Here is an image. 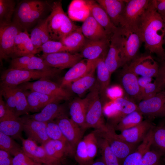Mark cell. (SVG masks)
Segmentation results:
<instances>
[{"label": "cell", "mask_w": 165, "mask_h": 165, "mask_svg": "<svg viewBox=\"0 0 165 165\" xmlns=\"http://www.w3.org/2000/svg\"><path fill=\"white\" fill-rule=\"evenodd\" d=\"M150 0H127L120 21L119 30L126 36L138 31L141 17L147 8Z\"/></svg>", "instance_id": "obj_4"}, {"label": "cell", "mask_w": 165, "mask_h": 165, "mask_svg": "<svg viewBox=\"0 0 165 165\" xmlns=\"http://www.w3.org/2000/svg\"><path fill=\"white\" fill-rule=\"evenodd\" d=\"M152 143V132L150 130L141 143L122 161V165H140L144 153L150 149Z\"/></svg>", "instance_id": "obj_30"}, {"label": "cell", "mask_w": 165, "mask_h": 165, "mask_svg": "<svg viewBox=\"0 0 165 165\" xmlns=\"http://www.w3.org/2000/svg\"><path fill=\"white\" fill-rule=\"evenodd\" d=\"M164 23L157 12L152 0L142 14L138 27V31L145 43V49L155 53L160 59L165 57L163 47Z\"/></svg>", "instance_id": "obj_1"}, {"label": "cell", "mask_w": 165, "mask_h": 165, "mask_svg": "<svg viewBox=\"0 0 165 165\" xmlns=\"http://www.w3.org/2000/svg\"><path fill=\"white\" fill-rule=\"evenodd\" d=\"M113 102L117 112L114 123L115 127L126 116L138 110V105L134 102L121 97L116 98Z\"/></svg>", "instance_id": "obj_34"}, {"label": "cell", "mask_w": 165, "mask_h": 165, "mask_svg": "<svg viewBox=\"0 0 165 165\" xmlns=\"http://www.w3.org/2000/svg\"><path fill=\"white\" fill-rule=\"evenodd\" d=\"M42 20L32 29L30 35L32 42L35 48L38 50L42 44L41 41Z\"/></svg>", "instance_id": "obj_50"}, {"label": "cell", "mask_w": 165, "mask_h": 165, "mask_svg": "<svg viewBox=\"0 0 165 165\" xmlns=\"http://www.w3.org/2000/svg\"><path fill=\"white\" fill-rule=\"evenodd\" d=\"M143 115L138 110L126 116L115 127V130L122 131L135 127L143 121Z\"/></svg>", "instance_id": "obj_39"}, {"label": "cell", "mask_w": 165, "mask_h": 165, "mask_svg": "<svg viewBox=\"0 0 165 165\" xmlns=\"http://www.w3.org/2000/svg\"><path fill=\"white\" fill-rule=\"evenodd\" d=\"M123 36L121 57L125 64L130 62L137 57V53L143 42L138 31Z\"/></svg>", "instance_id": "obj_21"}, {"label": "cell", "mask_w": 165, "mask_h": 165, "mask_svg": "<svg viewBox=\"0 0 165 165\" xmlns=\"http://www.w3.org/2000/svg\"><path fill=\"white\" fill-rule=\"evenodd\" d=\"M106 55L103 56L98 59L96 67L97 82L99 86L100 95L104 101L106 97L111 75L105 63V59Z\"/></svg>", "instance_id": "obj_29"}, {"label": "cell", "mask_w": 165, "mask_h": 165, "mask_svg": "<svg viewBox=\"0 0 165 165\" xmlns=\"http://www.w3.org/2000/svg\"><path fill=\"white\" fill-rule=\"evenodd\" d=\"M0 94L4 98L8 107L15 115L16 98L14 86L0 83Z\"/></svg>", "instance_id": "obj_43"}, {"label": "cell", "mask_w": 165, "mask_h": 165, "mask_svg": "<svg viewBox=\"0 0 165 165\" xmlns=\"http://www.w3.org/2000/svg\"><path fill=\"white\" fill-rule=\"evenodd\" d=\"M39 164L28 157L23 150L14 156L13 160V165H38Z\"/></svg>", "instance_id": "obj_53"}, {"label": "cell", "mask_w": 165, "mask_h": 165, "mask_svg": "<svg viewBox=\"0 0 165 165\" xmlns=\"http://www.w3.org/2000/svg\"><path fill=\"white\" fill-rule=\"evenodd\" d=\"M99 86L96 81L87 94L89 97L83 129L93 128L102 131L105 129L106 124L103 116V107L100 97Z\"/></svg>", "instance_id": "obj_6"}, {"label": "cell", "mask_w": 165, "mask_h": 165, "mask_svg": "<svg viewBox=\"0 0 165 165\" xmlns=\"http://www.w3.org/2000/svg\"><path fill=\"white\" fill-rule=\"evenodd\" d=\"M41 57L49 67L61 70L71 68L82 58L80 54L66 52L43 53Z\"/></svg>", "instance_id": "obj_14"}, {"label": "cell", "mask_w": 165, "mask_h": 165, "mask_svg": "<svg viewBox=\"0 0 165 165\" xmlns=\"http://www.w3.org/2000/svg\"><path fill=\"white\" fill-rule=\"evenodd\" d=\"M110 38L98 40L87 39L81 49V55L85 59L94 60L106 55L110 43Z\"/></svg>", "instance_id": "obj_18"}, {"label": "cell", "mask_w": 165, "mask_h": 165, "mask_svg": "<svg viewBox=\"0 0 165 165\" xmlns=\"http://www.w3.org/2000/svg\"><path fill=\"white\" fill-rule=\"evenodd\" d=\"M159 165H162L160 163Z\"/></svg>", "instance_id": "obj_60"}, {"label": "cell", "mask_w": 165, "mask_h": 165, "mask_svg": "<svg viewBox=\"0 0 165 165\" xmlns=\"http://www.w3.org/2000/svg\"><path fill=\"white\" fill-rule=\"evenodd\" d=\"M16 5L15 1L13 0H0V25L12 22Z\"/></svg>", "instance_id": "obj_38"}, {"label": "cell", "mask_w": 165, "mask_h": 165, "mask_svg": "<svg viewBox=\"0 0 165 165\" xmlns=\"http://www.w3.org/2000/svg\"><path fill=\"white\" fill-rule=\"evenodd\" d=\"M152 145L155 146L163 155L165 154V127L153 128Z\"/></svg>", "instance_id": "obj_47"}, {"label": "cell", "mask_w": 165, "mask_h": 165, "mask_svg": "<svg viewBox=\"0 0 165 165\" xmlns=\"http://www.w3.org/2000/svg\"><path fill=\"white\" fill-rule=\"evenodd\" d=\"M48 27L50 40L60 41L79 27L64 12L61 1L51 5Z\"/></svg>", "instance_id": "obj_3"}, {"label": "cell", "mask_w": 165, "mask_h": 165, "mask_svg": "<svg viewBox=\"0 0 165 165\" xmlns=\"http://www.w3.org/2000/svg\"><path fill=\"white\" fill-rule=\"evenodd\" d=\"M128 65L137 76L156 78L159 72V64L150 55L137 56Z\"/></svg>", "instance_id": "obj_13"}, {"label": "cell", "mask_w": 165, "mask_h": 165, "mask_svg": "<svg viewBox=\"0 0 165 165\" xmlns=\"http://www.w3.org/2000/svg\"><path fill=\"white\" fill-rule=\"evenodd\" d=\"M54 121L58 125L63 135L75 152L78 143L82 139L85 130L66 114L60 116Z\"/></svg>", "instance_id": "obj_12"}, {"label": "cell", "mask_w": 165, "mask_h": 165, "mask_svg": "<svg viewBox=\"0 0 165 165\" xmlns=\"http://www.w3.org/2000/svg\"><path fill=\"white\" fill-rule=\"evenodd\" d=\"M98 59L92 61L82 60L70 68L62 79L61 86L64 88L69 86L73 82L85 75L97 63Z\"/></svg>", "instance_id": "obj_20"}, {"label": "cell", "mask_w": 165, "mask_h": 165, "mask_svg": "<svg viewBox=\"0 0 165 165\" xmlns=\"http://www.w3.org/2000/svg\"><path fill=\"white\" fill-rule=\"evenodd\" d=\"M97 64L85 75L71 84V88L73 92L80 95L94 86L96 82L94 73Z\"/></svg>", "instance_id": "obj_32"}, {"label": "cell", "mask_w": 165, "mask_h": 165, "mask_svg": "<svg viewBox=\"0 0 165 165\" xmlns=\"http://www.w3.org/2000/svg\"><path fill=\"white\" fill-rule=\"evenodd\" d=\"M65 114H66L65 108L58 102H54L48 104L39 112L31 115H27L32 119L47 123L54 121Z\"/></svg>", "instance_id": "obj_27"}, {"label": "cell", "mask_w": 165, "mask_h": 165, "mask_svg": "<svg viewBox=\"0 0 165 165\" xmlns=\"http://www.w3.org/2000/svg\"><path fill=\"white\" fill-rule=\"evenodd\" d=\"M76 161L79 165H90L86 142L83 139L78 143L74 156Z\"/></svg>", "instance_id": "obj_45"}, {"label": "cell", "mask_w": 165, "mask_h": 165, "mask_svg": "<svg viewBox=\"0 0 165 165\" xmlns=\"http://www.w3.org/2000/svg\"><path fill=\"white\" fill-rule=\"evenodd\" d=\"M160 61L159 72L154 82L161 91L165 92V57L160 59Z\"/></svg>", "instance_id": "obj_52"}, {"label": "cell", "mask_w": 165, "mask_h": 165, "mask_svg": "<svg viewBox=\"0 0 165 165\" xmlns=\"http://www.w3.org/2000/svg\"><path fill=\"white\" fill-rule=\"evenodd\" d=\"M22 31L16 24L12 22L9 24L0 25V60L13 58V49L15 38Z\"/></svg>", "instance_id": "obj_9"}, {"label": "cell", "mask_w": 165, "mask_h": 165, "mask_svg": "<svg viewBox=\"0 0 165 165\" xmlns=\"http://www.w3.org/2000/svg\"><path fill=\"white\" fill-rule=\"evenodd\" d=\"M138 111L150 119L165 117V92L162 91L151 98L140 101Z\"/></svg>", "instance_id": "obj_11"}, {"label": "cell", "mask_w": 165, "mask_h": 165, "mask_svg": "<svg viewBox=\"0 0 165 165\" xmlns=\"http://www.w3.org/2000/svg\"><path fill=\"white\" fill-rule=\"evenodd\" d=\"M17 86L24 90H29L38 92L62 100H68L71 96L67 90L47 79H42L34 82H26Z\"/></svg>", "instance_id": "obj_8"}, {"label": "cell", "mask_w": 165, "mask_h": 165, "mask_svg": "<svg viewBox=\"0 0 165 165\" xmlns=\"http://www.w3.org/2000/svg\"><path fill=\"white\" fill-rule=\"evenodd\" d=\"M163 154L159 150H150L146 151L143 156L140 165H159Z\"/></svg>", "instance_id": "obj_49"}, {"label": "cell", "mask_w": 165, "mask_h": 165, "mask_svg": "<svg viewBox=\"0 0 165 165\" xmlns=\"http://www.w3.org/2000/svg\"><path fill=\"white\" fill-rule=\"evenodd\" d=\"M10 154L0 149V165H13V160Z\"/></svg>", "instance_id": "obj_55"}, {"label": "cell", "mask_w": 165, "mask_h": 165, "mask_svg": "<svg viewBox=\"0 0 165 165\" xmlns=\"http://www.w3.org/2000/svg\"><path fill=\"white\" fill-rule=\"evenodd\" d=\"M46 130L48 136L50 139L62 141L70 147L75 152L63 135L58 125L54 121L46 123Z\"/></svg>", "instance_id": "obj_44"}, {"label": "cell", "mask_w": 165, "mask_h": 165, "mask_svg": "<svg viewBox=\"0 0 165 165\" xmlns=\"http://www.w3.org/2000/svg\"><path fill=\"white\" fill-rule=\"evenodd\" d=\"M38 53L32 42L27 30L22 31L17 35L14 41L13 58L29 55H35Z\"/></svg>", "instance_id": "obj_24"}, {"label": "cell", "mask_w": 165, "mask_h": 165, "mask_svg": "<svg viewBox=\"0 0 165 165\" xmlns=\"http://www.w3.org/2000/svg\"><path fill=\"white\" fill-rule=\"evenodd\" d=\"M21 118L23 130L28 138L41 144V145H43L50 139L46 132V123L32 119L27 115Z\"/></svg>", "instance_id": "obj_15"}, {"label": "cell", "mask_w": 165, "mask_h": 165, "mask_svg": "<svg viewBox=\"0 0 165 165\" xmlns=\"http://www.w3.org/2000/svg\"><path fill=\"white\" fill-rule=\"evenodd\" d=\"M16 98L15 115L17 117L27 115L29 112L27 97L24 91L18 86H14Z\"/></svg>", "instance_id": "obj_40"}, {"label": "cell", "mask_w": 165, "mask_h": 165, "mask_svg": "<svg viewBox=\"0 0 165 165\" xmlns=\"http://www.w3.org/2000/svg\"><path fill=\"white\" fill-rule=\"evenodd\" d=\"M96 134L105 139L111 150L120 162L123 161L129 154L135 150V145L129 143L119 137L114 127L106 124L105 129L102 131L95 130Z\"/></svg>", "instance_id": "obj_7"}, {"label": "cell", "mask_w": 165, "mask_h": 165, "mask_svg": "<svg viewBox=\"0 0 165 165\" xmlns=\"http://www.w3.org/2000/svg\"><path fill=\"white\" fill-rule=\"evenodd\" d=\"M51 8L47 1L39 0L21 1L15 8L12 21L22 30H28L42 20L48 9Z\"/></svg>", "instance_id": "obj_2"}, {"label": "cell", "mask_w": 165, "mask_h": 165, "mask_svg": "<svg viewBox=\"0 0 165 165\" xmlns=\"http://www.w3.org/2000/svg\"><path fill=\"white\" fill-rule=\"evenodd\" d=\"M38 165H61V162H57L48 164H43V165L40 163Z\"/></svg>", "instance_id": "obj_58"}, {"label": "cell", "mask_w": 165, "mask_h": 165, "mask_svg": "<svg viewBox=\"0 0 165 165\" xmlns=\"http://www.w3.org/2000/svg\"><path fill=\"white\" fill-rule=\"evenodd\" d=\"M42 145L49 155L61 161L66 155L74 156L75 152L73 150L60 141L50 139Z\"/></svg>", "instance_id": "obj_31"}, {"label": "cell", "mask_w": 165, "mask_h": 165, "mask_svg": "<svg viewBox=\"0 0 165 165\" xmlns=\"http://www.w3.org/2000/svg\"><path fill=\"white\" fill-rule=\"evenodd\" d=\"M83 139L86 144L89 158L91 164L97 154L99 147L97 136L94 131L85 136Z\"/></svg>", "instance_id": "obj_46"}, {"label": "cell", "mask_w": 165, "mask_h": 165, "mask_svg": "<svg viewBox=\"0 0 165 165\" xmlns=\"http://www.w3.org/2000/svg\"><path fill=\"white\" fill-rule=\"evenodd\" d=\"M160 91V89L156 82H151L148 84L142 91L141 100L151 98Z\"/></svg>", "instance_id": "obj_51"}, {"label": "cell", "mask_w": 165, "mask_h": 165, "mask_svg": "<svg viewBox=\"0 0 165 165\" xmlns=\"http://www.w3.org/2000/svg\"><path fill=\"white\" fill-rule=\"evenodd\" d=\"M43 54H50L60 52H73L72 49L64 45L60 41L50 40L42 44L38 50Z\"/></svg>", "instance_id": "obj_42"}, {"label": "cell", "mask_w": 165, "mask_h": 165, "mask_svg": "<svg viewBox=\"0 0 165 165\" xmlns=\"http://www.w3.org/2000/svg\"><path fill=\"white\" fill-rule=\"evenodd\" d=\"M85 37L90 40H98L110 38L104 29L97 22L91 14L84 21L81 26Z\"/></svg>", "instance_id": "obj_23"}, {"label": "cell", "mask_w": 165, "mask_h": 165, "mask_svg": "<svg viewBox=\"0 0 165 165\" xmlns=\"http://www.w3.org/2000/svg\"><path fill=\"white\" fill-rule=\"evenodd\" d=\"M155 7L162 17L165 16V0H152Z\"/></svg>", "instance_id": "obj_56"}, {"label": "cell", "mask_w": 165, "mask_h": 165, "mask_svg": "<svg viewBox=\"0 0 165 165\" xmlns=\"http://www.w3.org/2000/svg\"><path fill=\"white\" fill-rule=\"evenodd\" d=\"M68 13L71 19L84 21L90 12L86 1L74 0L70 4Z\"/></svg>", "instance_id": "obj_35"}, {"label": "cell", "mask_w": 165, "mask_h": 165, "mask_svg": "<svg viewBox=\"0 0 165 165\" xmlns=\"http://www.w3.org/2000/svg\"><path fill=\"white\" fill-rule=\"evenodd\" d=\"M127 1L123 0L96 1L105 11L113 24L119 29L121 17Z\"/></svg>", "instance_id": "obj_25"}, {"label": "cell", "mask_w": 165, "mask_h": 165, "mask_svg": "<svg viewBox=\"0 0 165 165\" xmlns=\"http://www.w3.org/2000/svg\"><path fill=\"white\" fill-rule=\"evenodd\" d=\"M102 156V159L106 165H122L120 162L111 150L107 141L96 135Z\"/></svg>", "instance_id": "obj_37"}, {"label": "cell", "mask_w": 165, "mask_h": 165, "mask_svg": "<svg viewBox=\"0 0 165 165\" xmlns=\"http://www.w3.org/2000/svg\"><path fill=\"white\" fill-rule=\"evenodd\" d=\"M53 68L48 66L41 57L32 55L27 64L21 69L29 70L47 71Z\"/></svg>", "instance_id": "obj_48"}, {"label": "cell", "mask_w": 165, "mask_h": 165, "mask_svg": "<svg viewBox=\"0 0 165 165\" xmlns=\"http://www.w3.org/2000/svg\"><path fill=\"white\" fill-rule=\"evenodd\" d=\"M17 117L7 106L0 94V122Z\"/></svg>", "instance_id": "obj_54"}, {"label": "cell", "mask_w": 165, "mask_h": 165, "mask_svg": "<svg viewBox=\"0 0 165 165\" xmlns=\"http://www.w3.org/2000/svg\"><path fill=\"white\" fill-rule=\"evenodd\" d=\"M153 128L149 119L143 121L138 125L124 130L118 136L121 139L133 145L142 141L150 130Z\"/></svg>", "instance_id": "obj_19"}, {"label": "cell", "mask_w": 165, "mask_h": 165, "mask_svg": "<svg viewBox=\"0 0 165 165\" xmlns=\"http://www.w3.org/2000/svg\"><path fill=\"white\" fill-rule=\"evenodd\" d=\"M0 148L14 156L23 151L20 145L10 136L0 132Z\"/></svg>", "instance_id": "obj_41"}, {"label": "cell", "mask_w": 165, "mask_h": 165, "mask_svg": "<svg viewBox=\"0 0 165 165\" xmlns=\"http://www.w3.org/2000/svg\"><path fill=\"white\" fill-rule=\"evenodd\" d=\"M123 67L120 77L122 85L132 101L140 102L141 97L138 76L130 69L127 64Z\"/></svg>", "instance_id": "obj_16"}, {"label": "cell", "mask_w": 165, "mask_h": 165, "mask_svg": "<svg viewBox=\"0 0 165 165\" xmlns=\"http://www.w3.org/2000/svg\"><path fill=\"white\" fill-rule=\"evenodd\" d=\"M24 152L34 162L39 163L48 164L61 162L50 156L42 145L39 146L36 142L28 138L21 139Z\"/></svg>", "instance_id": "obj_17"}, {"label": "cell", "mask_w": 165, "mask_h": 165, "mask_svg": "<svg viewBox=\"0 0 165 165\" xmlns=\"http://www.w3.org/2000/svg\"><path fill=\"white\" fill-rule=\"evenodd\" d=\"M123 39L120 31L114 33L110 38V45L105 62L111 74L125 65L121 57Z\"/></svg>", "instance_id": "obj_10"}, {"label": "cell", "mask_w": 165, "mask_h": 165, "mask_svg": "<svg viewBox=\"0 0 165 165\" xmlns=\"http://www.w3.org/2000/svg\"><path fill=\"white\" fill-rule=\"evenodd\" d=\"M163 20L164 21V26H165V16H164V17H162Z\"/></svg>", "instance_id": "obj_59"}, {"label": "cell", "mask_w": 165, "mask_h": 165, "mask_svg": "<svg viewBox=\"0 0 165 165\" xmlns=\"http://www.w3.org/2000/svg\"><path fill=\"white\" fill-rule=\"evenodd\" d=\"M152 80V78L149 77L141 76L138 79V83L140 87L141 94L144 88L148 84L151 83Z\"/></svg>", "instance_id": "obj_57"}, {"label": "cell", "mask_w": 165, "mask_h": 165, "mask_svg": "<svg viewBox=\"0 0 165 165\" xmlns=\"http://www.w3.org/2000/svg\"><path fill=\"white\" fill-rule=\"evenodd\" d=\"M88 101V96L87 95L84 98H77L74 100L69 105V112L71 119L83 129Z\"/></svg>", "instance_id": "obj_28"}, {"label": "cell", "mask_w": 165, "mask_h": 165, "mask_svg": "<svg viewBox=\"0 0 165 165\" xmlns=\"http://www.w3.org/2000/svg\"><path fill=\"white\" fill-rule=\"evenodd\" d=\"M61 69L53 68L47 71L29 70L9 68L4 71L1 76V83L17 86L31 79H49L61 72Z\"/></svg>", "instance_id": "obj_5"}, {"label": "cell", "mask_w": 165, "mask_h": 165, "mask_svg": "<svg viewBox=\"0 0 165 165\" xmlns=\"http://www.w3.org/2000/svg\"><path fill=\"white\" fill-rule=\"evenodd\" d=\"M23 130V123L20 117L0 122V132L13 138L21 140Z\"/></svg>", "instance_id": "obj_33"}, {"label": "cell", "mask_w": 165, "mask_h": 165, "mask_svg": "<svg viewBox=\"0 0 165 165\" xmlns=\"http://www.w3.org/2000/svg\"><path fill=\"white\" fill-rule=\"evenodd\" d=\"M86 40L82 32L81 27H79L64 38L61 42L75 52L81 50Z\"/></svg>", "instance_id": "obj_36"}, {"label": "cell", "mask_w": 165, "mask_h": 165, "mask_svg": "<svg viewBox=\"0 0 165 165\" xmlns=\"http://www.w3.org/2000/svg\"><path fill=\"white\" fill-rule=\"evenodd\" d=\"M86 2L91 15L109 35L112 36L114 33L120 31L113 24L105 11L96 1L86 0Z\"/></svg>", "instance_id": "obj_22"}, {"label": "cell", "mask_w": 165, "mask_h": 165, "mask_svg": "<svg viewBox=\"0 0 165 165\" xmlns=\"http://www.w3.org/2000/svg\"><path fill=\"white\" fill-rule=\"evenodd\" d=\"M25 94L30 112H38L48 104L54 102H58L61 99L49 96L38 92L24 90Z\"/></svg>", "instance_id": "obj_26"}]
</instances>
